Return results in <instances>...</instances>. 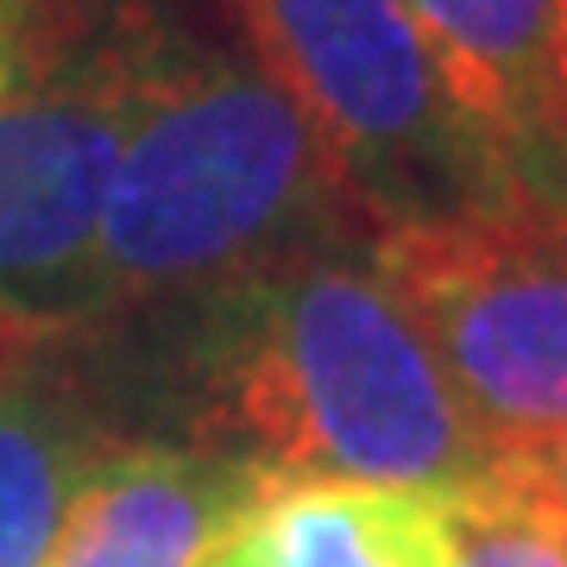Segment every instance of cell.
<instances>
[{"mask_svg": "<svg viewBox=\"0 0 567 567\" xmlns=\"http://www.w3.org/2000/svg\"><path fill=\"white\" fill-rule=\"evenodd\" d=\"M140 328L145 385L126 404H164L158 435L221 447L284 486L334 480L461 505L492 480L486 435L372 246L309 252Z\"/></svg>", "mask_w": 567, "mask_h": 567, "instance_id": "6da1fadb", "label": "cell"}, {"mask_svg": "<svg viewBox=\"0 0 567 567\" xmlns=\"http://www.w3.org/2000/svg\"><path fill=\"white\" fill-rule=\"evenodd\" d=\"M341 246H372V221L297 102L158 25L95 240V334Z\"/></svg>", "mask_w": 567, "mask_h": 567, "instance_id": "7a4b0ae2", "label": "cell"}, {"mask_svg": "<svg viewBox=\"0 0 567 567\" xmlns=\"http://www.w3.org/2000/svg\"><path fill=\"white\" fill-rule=\"evenodd\" d=\"M252 63L297 102L334 171L385 227L447 221L529 196L454 102L404 0H234Z\"/></svg>", "mask_w": 567, "mask_h": 567, "instance_id": "3957f363", "label": "cell"}, {"mask_svg": "<svg viewBox=\"0 0 567 567\" xmlns=\"http://www.w3.org/2000/svg\"><path fill=\"white\" fill-rule=\"evenodd\" d=\"M152 39L145 7L107 20L70 7L0 95V365L89 341L102 322L95 240Z\"/></svg>", "mask_w": 567, "mask_h": 567, "instance_id": "277c9868", "label": "cell"}, {"mask_svg": "<svg viewBox=\"0 0 567 567\" xmlns=\"http://www.w3.org/2000/svg\"><path fill=\"white\" fill-rule=\"evenodd\" d=\"M372 265L492 454L567 435V196L385 227Z\"/></svg>", "mask_w": 567, "mask_h": 567, "instance_id": "5b68a950", "label": "cell"}, {"mask_svg": "<svg viewBox=\"0 0 567 567\" xmlns=\"http://www.w3.org/2000/svg\"><path fill=\"white\" fill-rule=\"evenodd\" d=\"M140 435L95 341L0 365V567H44L89 480Z\"/></svg>", "mask_w": 567, "mask_h": 567, "instance_id": "8992f818", "label": "cell"}, {"mask_svg": "<svg viewBox=\"0 0 567 567\" xmlns=\"http://www.w3.org/2000/svg\"><path fill=\"white\" fill-rule=\"evenodd\" d=\"M454 102L480 121L529 196H567L561 25L567 0H404Z\"/></svg>", "mask_w": 567, "mask_h": 567, "instance_id": "52a82bcc", "label": "cell"}, {"mask_svg": "<svg viewBox=\"0 0 567 567\" xmlns=\"http://www.w3.org/2000/svg\"><path fill=\"white\" fill-rule=\"evenodd\" d=\"M271 486L259 466L177 435H126L89 480L44 567H203L234 517Z\"/></svg>", "mask_w": 567, "mask_h": 567, "instance_id": "ba28073f", "label": "cell"}, {"mask_svg": "<svg viewBox=\"0 0 567 567\" xmlns=\"http://www.w3.org/2000/svg\"><path fill=\"white\" fill-rule=\"evenodd\" d=\"M461 511L435 492L271 486L215 536L203 567H454Z\"/></svg>", "mask_w": 567, "mask_h": 567, "instance_id": "9c48e42d", "label": "cell"}, {"mask_svg": "<svg viewBox=\"0 0 567 567\" xmlns=\"http://www.w3.org/2000/svg\"><path fill=\"white\" fill-rule=\"evenodd\" d=\"M461 543H454V567H567V543L555 529H543L529 511H517L498 492H473L461 498Z\"/></svg>", "mask_w": 567, "mask_h": 567, "instance_id": "30bf717a", "label": "cell"}, {"mask_svg": "<svg viewBox=\"0 0 567 567\" xmlns=\"http://www.w3.org/2000/svg\"><path fill=\"white\" fill-rule=\"evenodd\" d=\"M498 498H511L517 511H529L543 529H555L567 543V435L536 447H511V454H492V480Z\"/></svg>", "mask_w": 567, "mask_h": 567, "instance_id": "8fae6325", "label": "cell"}, {"mask_svg": "<svg viewBox=\"0 0 567 567\" xmlns=\"http://www.w3.org/2000/svg\"><path fill=\"white\" fill-rule=\"evenodd\" d=\"M58 13H63V0H0V95L32 70V58L44 51Z\"/></svg>", "mask_w": 567, "mask_h": 567, "instance_id": "7c38bea8", "label": "cell"}, {"mask_svg": "<svg viewBox=\"0 0 567 567\" xmlns=\"http://www.w3.org/2000/svg\"><path fill=\"white\" fill-rule=\"evenodd\" d=\"M561 164H567V25H561Z\"/></svg>", "mask_w": 567, "mask_h": 567, "instance_id": "4fadbf2b", "label": "cell"}]
</instances>
